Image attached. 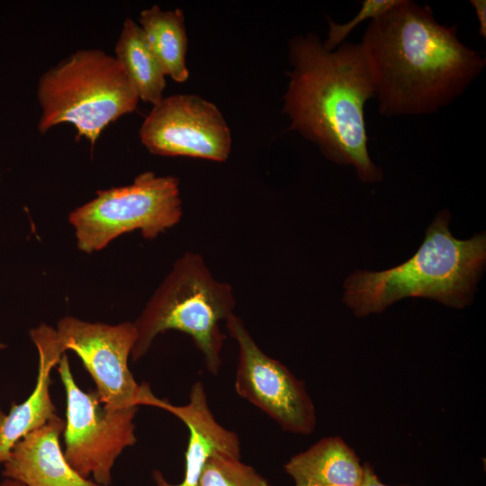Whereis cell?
<instances>
[{
    "label": "cell",
    "instance_id": "obj_1",
    "mask_svg": "<svg viewBox=\"0 0 486 486\" xmlns=\"http://www.w3.org/2000/svg\"><path fill=\"white\" fill-rule=\"evenodd\" d=\"M387 117L438 112L482 74L486 58L464 45L457 25L439 23L428 4L398 0L370 20L360 42Z\"/></svg>",
    "mask_w": 486,
    "mask_h": 486
},
{
    "label": "cell",
    "instance_id": "obj_2",
    "mask_svg": "<svg viewBox=\"0 0 486 486\" xmlns=\"http://www.w3.org/2000/svg\"><path fill=\"white\" fill-rule=\"evenodd\" d=\"M292 70L284 96L288 130L314 143L338 165L353 166L367 184L382 179L367 147L364 105L374 97L371 70L360 43L343 42L328 50L312 32L288 43Z\"/></svg>",
    "mask_w": 486,
    "mask_h": 486
},
{
    "label": "cell",
    "instance_id": "obj_3",
    "mask_svg": "<svg viewBox=\"0 0 486 486\" xmlns=\"http://www.w3.org/2000/svg\"><path fill=\"white\" fill-rule=\"evenodd\" d=\"M447 211L436 215L417 252L381 272L356 271L344 284L343 302L357 317L380 313L406 297H425L454 308L472 300L486 261V237L454 238Z\"/></svg>",
    "mask_w": 486,
    "mask_h": 486
},
{
    "label": "cell",
    "instance_id": "obj_4",
    "mask_svg": "<svg viewBox=\"0 0 486 486\" xmlns=\"http://www.w3.org/2000/svg\"><path fill=\"white\" fill-rule=\"evenodd\" d=\"M235 305L232 286L217 280L200 254L184 253L133 322L138 338L131 359L143 357L158 334L178 330L190 336L205 368L218 375L225 340L220 322L234 313Z\"/></svg>",
    "mask_w": 486,
    "mask_h": 486
},
{
    "label": "cell",
    "instance_id": "obj_5",
    "mask_svg": "<svg viewBox=\"0 0 486 486\" xmlns=\"http://www.w3.org/2000/svg\"><path fill=\"white\" fill-rule=\"evenodd\" d=\"M40 134L64 122L86 138L92 148L102 131L134 112L139 95L122 65L98 49L79 50L46 70L39 78Z\"/></svg>",
    "mask_w": 486,
    "mask_h": 486
},
{
    "label": "cell",
    "instance_id": "obj_6",
    "mask_svg": "<svg viewBox=\"0 0 486 486\" xmlns=\"http://www.w3.org/2000/svg\"><path fill=\"white\" fill-rule=\"evenodd\" d=\"M183 215L178 178L147 171L128 185L99 190L68 216L78 248L99 251L123 233L139 230L153 239Z\"/></svg>",
    "mask_w": 486,
    "mask_h": 486
},
{
    "label": "cell",
    "instance_id": "obj_7",
    "mask_svg": "<svg viewBox=\"0 0 486 486\" xmlns=\"http://www.w3.org/2000/svg\"><path fill=\"white\" fill-rule=\"evenodd\" d=\"M58 364L67 399L65 457L82 477L109 486L116 459L137 441L134 418L139 407L104 406L96 391L86 392L78 387L65 353Z\"/></svg>",
    "mask_w": 486,
    "mask_h": 486
},
{
    "label": "cell",
    "instance_id": "obj_8",
    "mask_svg": "<svg viewBox=\"0 0 486 486\" xmlns=\"http://www.w3.org/2000/svg\"><path fill=\"white\" fill-rule=\"evenodd\" d=\"M61 350H72L92 376L101 402L111 409L145 405L152 392L148 384H139L128 361L138 333L133 322L116 325L87 322L73 316L57 325Z\"/></svg>",
    "mask_w": 486,
    "mask_h": 486
},
{
    "label": "cell",
    "instance_id": "obj_9",
    "mask_svg": "<svg viewBox=\"0 0 486 486\" xmlns=\"http://www.w3.org/2000/svg\"><path fill=\"white\" fill-rule=\"evenodd\" d=\"M225 327L238 346L237 393L274 419L283 430L309 435L317 425L315 407L305 384L255 342L244 321L232 313Z\"/></svg>",
    "mask_w": 486,
    "mask_h": 486
},
{
    "label": "cell",
    "instance_id": "obj_10",
    "mask_svg": "<svg viewBox=\"0 0 486 486\" xmlns=\"http://www.w3.org/2000/svg\"><path fill=\"white\" fill-rule=\"evenodd\" d=\"M139 135L146 148L158 156L223 162L231 148L230 131L220 111L193 94L163 97L153 105Z\"/></svg>",
    "mask_w": 486,
    "mask_h": 486
},
{
    "label": "cell",
    "instance_id": "obj_11",
    "mask_svg": "<svg viewBox=\"0 0 486 486\" xmlns=\"http://www.w3.org/2000/svg\"><path fill=\"white\" fill-rule=\"evenodd\" d=\"M147 405L171 412L184 422L189 433L183 480L176 484L170 483L160 471L153 470L152 478L157 486H199L204 466L215 454L223 453L240 458L238 436L216 420L202 382H195L192 385L189 401L185 405H173L153 393Z\"/></svg>",
    "mask_w": 486,
    "mask_h": 486
},
{
    "label": "cell",
    "instance_id": "obj_12",
    "mask_svg": "<svg viewBox=\"0 0 486 486\" xmlns=\"http://www.w3.org/2000/svg\"><path fill=\"white\" fill-rule=\"evenodd\" d=\"M65 420L56 416L15 443L3 464L4 478L25 486H102L76 472L59 444Z\"/></svg>",
    "mask_w": 486,
    "mask_h": 486
},
{
    "label": "cell",
    "instance_id": "obj_13",
    "mask_svg": "<svg viewBox=\"0 0 486 486\" xmlns=\"http://www.w3.org/2000/svg\"><path fill=\"white\" fill-rule=\"evenodd\" d=\"M30 336L39 354L36 384L25 400L12 403L7 414L0 408V464L7 460L17 441L57 416L50 392V372L64 352L56 329L49 325L40 324L31 329Z\"/></svg>",
    "mask_w": 486,
    "mask_h": 486
},
{
    "label": "cell",
    "instance_id": "obj_14",
    "mask_svg": "<svg viewBox=\"0 0 486 486\" xmlns=\"http://www.w3.org/2000/svg\"><path fill=\"white\" fill-rule=\"evenodd\" d=\"M284 469L293 486H361L364 474L356 452L339 436L320 439Z\"/></svg>",
    "mask_w": 486,
    "mask_h": 486
},
{
    "label": "cell",
    "instance_id": "obj_15",
    "mask_svg": "<svg viewBox=\"0 0 486 486\" xmlns=\"http://www.w3.org/2000/svg\"><path fill=\"white\" fill-rule=\"evenodd\" d=\"M140 26L166 76L177 83L187 80V34L180 8L162 10L154 4L140 12Z\"/></svg>",
    "mask_w": 486,
    "mask_h": 486
},
{
    "label": "cell",
    "instance_id": "obj_16",
    "mask_svg": "<svg viewBox=\"0 0 486 486\" xmlns=\"http://www.w3.org/2000/svg\"><path fill=\"white\" fill-rule=\"evenodd\" d=\"M115 58L131 81L139 98L158 104L163 98L166 75L139 24L127 17L115 44Z\"/></svg>",
    "mask_w": 486,
    "mask_h": 486
},
{
    "label": "cell",
    "instance_id": "obj_17",
    "mask_svg": "<svg viewBox=\"0 0 486 486\" xmlns=\"http://www.w3.org/2000/svg\"><path fill=\"white\" fill-rule=\"evenodd\" d=\"M199 486H270L268 481L240 458L223 453L212 456L204 466Z\"/></svg>",
    "mask_w": 486,
    "mask_h": 486
},
{
    "label": "cell",
    "instance_id": "obj_18",
    "mask_svg": "<svg viewBox=\"0 0 486 486\" xmlns=\"http://www.w3.org/2000/svg\"><path fill=\"white\" fill-rule=\"evenodd\" d=\"M398 0H363L358 13L348 22L337 23L328 17V32L323 46L334 50L343 42L351 32L365 20L376 18L390 10Z\"/></svg>",
    "mask_w": 486,
    "mask_h": 486
},
{
    "label": "cell",
    "instance_id": "obj_19",
    "mask_svg": "<svg viewBox=\"0 0 486 486\" xmlns=\"http://www.w3.org/2000/svg\"><path fill=\"white\" fill-rule=\"evenodd\" d=\"M479 23V34L482 38L486 39V1L485 0H470Z\"/></svg>",
    "mask_w": 486,
    "mask_h": 486
},
{
    "label": "cell",
    "instance_id": "obj_20",
    "mask_svg": "<svg viewBox=\"0 0 486 486\" xmlns=\"http://www.w3.org/2000/svg\"><path fill=\"white\" fill-rule=\"evenodd\" d=\"M364 474L361 486H390L382 483L377 477L374 468L369 464H364Z\"/></svg>",
    "mask_w": 486,
    "mask_h": 486
},
{
    "label": "cell",
    "instance_id": "obj_21",
    "mask_svg": "<svg viewBox=\"0 0 486 486\" xmlns=\"http://www.w3.org/2000/svg\"><path fill=\"white\" fill-rule=\"evenodd\" d=\"M0 486H25V485L22 484V482H18V481H15V480H13V479L4 478V479L0 482Z\"/></svg>",
    "mask_w": 486,
    "mask_h": 486
},
{
    "label": "cell",
    "instance_id": "obj_22",
    "mask_svg": "<svg viewBox=\"0 0 486 486\" xmlns=\"http://www.w3.org/2000/svg\"><path fill=\"white\" fill-rule=\"evenodd\" d=\"M4 345L3 344H0V350L4 348Z\"/></svg>",
    "mask_w": 486,
    "mask_h": 486
}]
</instances>
